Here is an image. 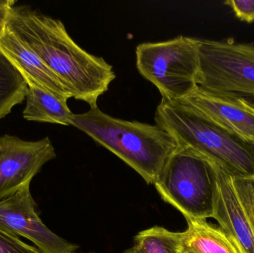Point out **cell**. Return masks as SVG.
Wrapping results in <instances>:
<instances>
[{"label":"cell","instance_id":"9c48e42d","mask_svg":"<svg viewBox=\"0 0 254 253\" xmlns=\"http://www.w3.org/2000/svg\"><path fill=\"white\" fill-rule=\"evenodd\" d=\"M49 137L36 141L13 135L0 136V201L10 197L56 158Z\"/></svg>","mask_w":254,"mask_h":253},{"label":"cell","instance_id":"e0dca14e","mask_svg":"<svg viewBox=\"0 0 254 253\" xmlns=\"http://www.w3.org/2000/svg\"><path fill=\"white\" fill-rule=\"evenodd\" d=\"M225 4L231 7L240 20L248 23L254 22V0H228Z\"/></svg>","mask_w":254,"mask_h":253},{"label":"cell","instance_id":"52a82bcc","mask_svg":"<svg viewBox=\"0 0 254 253\" xmlns=\"http://www.w3.org/2000/svg\"><path fill=\"white\" fill-rule=\"evenodd\" d=\"M214 165L216 179L213 218L240 253H254V175L234 176Z\"/></svg>","mask_w":254,"mask_h":253},{"label":"cell","instance_id":"8992f818","mask_svg":"<svg viewBox=\"0 0 254 253\" xmlns=\"http://www.w3.org/2000/svg\"><path fill=\"white\" fill-rule=\"evenodd\" d=\"M199 71L197 86L210 93L254 102V44L233 39H197Z\"/></svg>","mask_w":254,"mask_h":253},{"label":"cell","instance_id":"8fae6325","mask_svg":"<svg viewBox=\"0 0 254 253\" xmlns=\"http://www.w3.org/2000/svg\"><path fill=\"white\" fill-rule=\"evenodd\" d=\"M0 52L25 80L34 82L65 102L72 98L59 77L7 25L0 35Z\"/></svg>","mask_w":254,"mask_h":253},{"label":"cell","instance_id":"9a60e30c","mask_svg":"<svg viewBox=\"0 0 254 253\" xmlns=\"http://www.w3.org/2000/svg\"><path fill=\"white\" fill-rule=\"evenodd\" d=\"M178 240L179 232L155 226L137 233L134 237V246L143 253H174Z\"/></svg>","mask_w":254,"mask_h":253},{"label":"cell","instance_id":"6da1fadb","mask_svg":"<svg viewBox=\"0 0 254 253\" xmlns=\"http://www.w3.org/2000/svg\"><path fill=\"white\" fill-rule=\"evenodd\" d=\"M6 25L59 77L72 98L90 108L98 106L100 97L116 78L113 66L104 58L79 46L61 20L31 6L13 4Z\"/></svg>","mask_w":254,"mask_h":253},{"label":"cell","instance_id":"7c38bea8","mask_svg":"<svg viewBox=\"0 0 254 253\" xmlns=\"http://www.w3.org/2000/svg\"><path fill=\"white\" fill-rule=\"evenodd\" d=\"M28 88L25 93V109L22 116L28 121L55 123L71 126L74 113L67 102L31 80H25Z\"/></svg>","mask_w":254,"mask_h":253},{"label":"cell","instance_id":"44dd1931","mask_svg":"<svg viewBox=\"0 0 254 253\" xmlns=\"http://www.w3.org/2000/svg\"></svg>","mask_w":254,"mask_h":253},{"label":"cell","instance_id":"5b68a950","mask_svg":"<svg viewBox=\"0 0 254 253\" xmlns=\"http://www.w3.org/2000/svg\"><path fill=\"white\" fill-rule=\"evenodd\" d=\"M135 53L139 73L158 89L163 99L180 101L196 87V38L179 36L167 41L141 43Z\"/></svg>","mask_w":254,"mask_h":253},{"label":"cell","instance_id":"ba28073f","mask_svg":"<svg viewBox=\"0 0 254 253\" xmlns=\"http://www.w3.org/2000/svg\"><path fill=\"white\" fill-rule=\"evenodd\" d=\"M31 183L0 201V230L32 242L42 253H75L78 245L67 242L48 228L39 216Z\"/></svg>","mask_w":254,"mask_h":253},{"label":"cell","instance_id":"ffe728a7","mask_svg":"<svg viewBox=\"0 0 254 253\" xmlns=\"http://www.w3.org/2000/svg\"><path fill=\"white\" fill-rule=\"evenodd\" d=\"M124 253H143L140 251L139 248H137V247L133 246L132 248H130V249L127 250V251H125Z\"/></svg>","mask_w":254,"mask_h":253},{"label":"cell","instance_id":"3957f363","mask_svg":"<svg viewBox=\"0 0 254 253\" xmlns=\"http://www.w3.org/2000/svg\"><path fill=\"white\" fill-rule=\"evenodd\" d=\"M156 125L189 149L237 177L254 175V145L219 127L182 101L161 100Z\"/></svg>","mask_w":254,"mask_h":253},{"label":"cell","instance_id":"d6986e66","mask_svg":"<svg viewBox=\"0 0 254 253\" xmlns=\"http://www.w3.org/2000/svg\"><path fill=\"white\" fill-rule=\"evenodd\" d=\"M174 253H193L188 251V249H186V248L182 245V243H181L180 232H179V240H178L176 247H175Z\"/></svg>","mask_w":254,"mask_h":253},{"label":"cell","instance_id":"277c9868","mask_svg":"<svg viewBox=\"0 0 254 253\" xmlns=\"http://www.w3.org/2000/svg\"><path fill=\"white\" fill-rule=\"evenodd\" d=\"M213 162L189 149L179 147L154 184L164 202L186 220L213 218L216 196Z\"/></svg>","mask_w":254,"mask_h":253},{"label":"cell","instance_id":"ac0fdd59","mask_svg":"<svg viewBox=\"0 0 254 253\" xmlns=\"http://www.w3.org/2000/svg\"><path fill=\"white\" fill-rule=\"evenodd\" d=\"M14 4L16 1L13 0H0V35L5 28L9 10Z\"/></svg>","mask_w":254,"mask_h":253},{"label":"cell","instance_id":"5bb4252c","mask_svg":"<svg viewBox=\"0 0 254 253\" xmlns=\"http://www.w3.org/2000/svg\"><path fill=\"white\" fill-rule=\"evenodd\" d=\"M27 88L22 74L0 52V120L25 101Z\"/></svg>","mask_w":254,"mask_h":253},{"label":"cell","instance_id":"7a4b0ae2","mask_svg":"<svg viewBox=\"0 0 254 253\" xmlns=\"http://www.w3.org/2000/svg\"><path fill=\"white\" fill-rule=\"evenodd\" d=\"M71 126L122 159L147 184L154 185L179 149L174 138L158 125L116 118L98 106L74 114Z\"/></svg>","mask_w":254,"mask_h":253},{"label":"cell","instance_id":"30bf717a","mask_svg":"<svg viewBox=\"0 0 254 253\" xmlns=\"http://www.w3.org/2000/svg\"><path fill=\"white\" fill-rule=\"evenodd\" d=\"M206 118L254 145V102L231 95L210 93L196 86L180 100Z\"/></svg>","mask_w":254,"mask_h":253},{"label":"cell","instance_id":"2e32d148","mask_svg":"<svg viewBox=\"0 0 254 253\" xmlns=\"http://www.w3.org/2000/svg\"><path fill=\"white\" fill-rule=\"evenodd\" d=\"M0 253H42L36 247L0 230Z\"/></svg>","mask_w":254,"mask_h":253},{"label":"cell","instance_id":"4fadbf2b","mask_svg":"<svg viewBox=\"0 0 254 253\" xmlns=\"http://www.w3.org/2000/svg\"><path fill=\"white\" fill-rule=\"evenodd\" d=\"M188 229L180 232L182 245L193 253H241L234 242L207 220H186Z\"/></svg>","mask_w":254,"mask_h":253}]
</instances>
